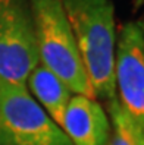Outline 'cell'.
<instances>
[{
	"label": "cell",
	"mask_w": 144,
	"mask_h": 145,
	"mask_svg": "<svg viewBox=\"0 0 144 145\" xmlns=\"http://www.w3.org/2000/svg\"><path fill=\"white\" fill-rule=\"evenodd\" d=\"M82 65L96 100L107 106L116 100V25L110 0H62Z\"/></svg>",
	"instance_id": "obj_1"
},
{
	"label": "cell",
	"mask_w": 144,
	"mask_h": 145,
	"mask_svg": "<svg viewBox=\"0 0 144 145\" xmlns=\"http://www.w3.org/2000/svg\"><path fill=\"white\" fill-rule=\"evenodd\" d=\"M28 5L36 28L40 63L60 78L74 95L96 98L62 0H28Z\"/></svg>",
	"instance_id": "obj_2"
},
{
	"label": "cell",
	"mask_w": 144,
	"mask_h": 145,
	"mask_svg": "<svg viewBox=\"0 0 144 145\" xmlns=\"http://www.w3.org/2000/svg\"><path fill=\"white\" fill-rule=\"evenodd\" d=\"M0 145H74L27 87L0 81Z\"/></svg>",
	"instance_id": "obj_3"
},
{
	"label": "cell",
	"mask_w": 144,
	"mask_h": 145,
	"mask_svg": "<svg viewBox=\"0 0 144 145\" xmlns=\"http://www.w3.org/2000/svg\"><path fill=\"white\" fill-rule=\"evenodd\" d=\"M40 63L28 0H0V81L27 87Z\"/></svg>",
	"instance_id": "obj_4"
},
{
	"label": "cell",
	"mask_w": 144,
	"mask_h": 145,
	"mask_svg": "<svg viewBox=\"0 0 144 145\" xmlns=\"http://www.w3.org/2000/svg\"><path fill=\"white\" fill-rule=\"evenodd\" d=\"M116 100L144 144V21L126 22L116 35Z\"/></svg>",
	"instance_id": "obj_5"
},
{
	"label": "cell",
	"mask_w": 144,
	"mask_h": 145,
	"mask_svg": "<svg viewBox=\"0 0 144 145\" xmlns=\"http://www.w3.org/2000/svg\"><path fill=\"white\" fill-rule=\"evenodd\" d=\"M60 127L74 145H109L112 126L106 110L96 98L72 95Z\"/></svg>",
	"instance_id": "obj_6"
},
{
	"label": "cell",
	"mask_w": 144,
	"mask_h": 145,
	"mask_svg": "<svg viewBox=\"0 0 144 145\" xmlns=\"http://www.w3.org/2000/svg\"><path fill=\"white\" fill-rule=\"evenodd\" d=\"M27 89L40 107L60 126L68 103L74 95L65 82L46 66L38 63L28 76Z\"/></svg>",
	"instance_id": "obj_7"
},
{
	"label": "cell",
	"mask_w": 144,
	"mask_h": 145,
	"mask_svg": "<svg viewBox=\"0 0 144 145\" xmlns=\"http://www.w3.org/2000/svg\"><path fill=\"white\" fill-rule=\"evenodd\" d=\"M106 108L112 126L109 145H144L128 116L124 113L121 106L118 104V100L109 103Z\"/></svg>",
	"instance_id": "obj_8"
},
{
	"label": "cell",
	"mask_w": 144,
	"mask_h": 145,
	"mask_svg": "<svg viewBox=\"0 0 144 145\" xmlns=\"http://www.w3.org/2000/svg\"><path fill=\"white\" fill-rule=\"evenodd\" d=\"M144 7V0H132V9L134 10H138Z\"/></svg>",
	"instance_id": "obj_9"
}]
</instances>
